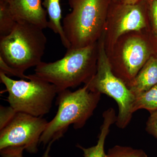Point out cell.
I'll return each instance as SVG.
<instances>
[{"instance_id": "obj_1", "label": "cell", "mask_w": 157, "mask_h": 157, "mask_svg": "<svg viewBox=\"0 0 157 157\" xmlns=\"http://www.w3.org/2000/svg\"><path fill=\"white\" fill-rule=\"evenodd\" d=\"M98 53V42L82 48H70L58 60L41 62L36 67L35 74L54 85L58 93L87 84L97 72Z\"/></svg>"}, {"instance_id": "obj_2", "label": "cell", "mask_w": 157, "mask_h": 157, "mask_svg": "<svg viewBox=\"0 0 157 157\" xmlns=\"http://www.w3.org/2000/svg\"><path fill=\"white\" fill-rule=\"evenodd\" d=\"M57 95V112L48 122L40 138V144L44 146L63 137L71 125L76 130L83 128L94 114L101 94L91 91L84 85L75 91L67 89L59 92Z\"/></svg>"}, {"instance_id": "obj_3", "label": "cell", "mask_w": 157, "mask_h": 157, "mask_svg": "<svg viewBox=\"0 0 157 157\" xmlns=\"http://www.w3.org/2000/svg\"><path fill=\"white\" fill-rule=\"evenodd\" d=\"M72 11L65 16L63 27L72 48L94 44L104 33L112 0H68Z\"/></svg>"}, {"instance_id": "obj_4", "label": "cell", "mask_w": 157, "mask_h": 157, "mask_svg": "<svg viewBox=\"0 0 157 157\" xmlns=\"http://www.w3.org/2000/svg\"><path fill=\"white\" fill-rule=\"evenodd\" d=\"M107 54L113 73L127 86L150 58L157 54V39L150 30L129 32L120 37Z\"/></svg>"}, {"instance_id": "obj_5", "label": "cell", "mask_w": 157, "mask_h": 157, "mask_svg": "<svg viewBox=\"0 0 157 157\" xmlns=\"http://www.w3.org/2000/svg\"><path fill=\"white\" fill-rule=\"evenodd\" d=\"M42 29L26 22H17L7 36L0 37V57L11 67L24 74L42 62L47 38Z\"/></svg>"}, {"instance_id": "obj_6", "label": "cell", "mask_w": 157, "mask_h": 157, "mask_svg": "<svg viewBox=\"0 0 157 157\" xmlns=\"http://www.w3.org/2000/svg\"><path fill=\"white\" fill-rule=\"evenodd\" d=\"M29 76V81L16 80L0 72L1 82L9 94L7 101L17 112L43 117L50 112L57 90L35 74Z\"/></svg>"}, {"instance_id": "obj_7", "label": "cell", "mask_w": 157, "mask_h": 157, "mask_svg": "<svg viewBox=\"0 0 157 157\" xmlns=\"http://www.w3.org/2000/svg\"><path fill=\"white\" fill-rule=\"evenodd\" d=\"M98 43L97 72L90 81L84 85L91 91L104 94L115 100L119 109L115 124L118 128L123 129L132 120L135 96L126 85L113 73L105 50L103 34Z\"/></svg>"}, {"instance_id": "obj_8", "label": "cell", "mask_w": 157, "mask_h": 157, "mask_svg": "<svg viewBox=\"0 0 157 157\" xmlns=\"http://www.w3.org/2000/svg\"><path fill=\"white\" fill-rule=\"evenodd\" d=\"M143 30H151L145 0L135 4L111 2L103 33L106 52L124 34Z\"/></svg>"}, {"instance_id": "obj_9", "label": "cell", "mask_w": 157, "mask_h": 157, "mask_svg": "<svg viewBox=\"0 0 157 157\" xmlns=\"http://www.w3.org/2000/svg\"><path fill=\"white\" fill-rule=\"evenodd\" d=\"M48 123L43 117L17 112L7 125L0 130V150L21 147L30 153H36L40 138Z\"/></svg>"}, {"instance_id": "obj_10", "label": "cell", "mask_w": 157, "mask_h": 157, "mask_svg": "<svg viewBox=\"0 0 157 157\" xmlns=\"http://www.w3.org/2000/svg\"><path fill=\"white\" fill-rule=\"evenodd\" d=\"M10 13L17 22L31 24L44 29L48 28L47 11L42 0H5Z\"/></svg>"}, {"instance_id": "obj_11", "label": "cell", "mask_w": 157, "mask_h": 157, "mask_svg": "<svg viewBox=\"0 0 157 157\" xmlns=\"http://www.w3.org/2000/svg\"><path fill=\"white\" fill-rule=\"evenodd\" d=\"M157 84V54L152 56L132 82L127 85L135 95L148 90Z\"/></svg>"}, {"instance_id": "obj_12", "label": "cell", "mask_w": 157, "mask_h": 157, "mask_svg": "<svg viewBox=\"0 0 157 157\" xmlns=\"http://www.w3.org/2000/svg\"><path fill=\"white\" fill-rule=\"evenodd\" d=\"M117 116L115 110L109 108L103 113V122L101 127V131L98 135V140L96 145L86 148L80 144L76 145L78 148L83 152L84 157H108L104 150L105 140L109 134V128L113 124L116 123Z\"/></svg>"}, {"instance_id": "obj_13", "label": "cell", "mask_w": 157, "mask_h": 157, "mask_svg": "<svg viewBox=\"0 0 157 157\" xmlns=\"http://www.w3.org/2000/svg\"><path fill=\"white\" fill-rule=\"evenodd\" d=\"M42 6L47 11L49 19L48 28L56 34H58L62 44L65 48L67 49L70 48L71 45L66 38L61 22L62 10L60 0H44Z\"/></svg>"}, {"instance_id": "obj_14", "label": "cell", "mask_w": 157, "mask_h": 157, "mask_svg": "<svg viewBox=\"0 0 157 157\" xmlns=\"http://www.w3.org/2000/svg\"><path fill=\"white\" fill-rule=\"evenodd\" d=\"M145 109L150 113L157 110V84L148 90L135 96L132 107L134 113L137 110Z\"/></svg>"}, {"instance_id": "obj_15", "label": "cell", "mask_w": 157, "mask_h": 157, "mask_svg": "<svg viewBox=\"0 0 157 157\" xmlns=\"http://www.w3.org/2000/svg\"><path fill=\"white\" fill-rule=\"evenodd\" d=\"M17 23L5 2H0V37L10 34Z\"/></svg>"}, {"instance_id": "obj_16", "label": "cell", "mask_w": 157, "mask_h": 157, "mask_svg": "<svg viewBox=\"0 0 157 157\" xmlns=\"http://www.w3.org/2000/svg\"><path fill=\"white\" fill-rule=\"evenodd\" d=\"M107 154L108 157H147L143 150L118 145L109 148Z\"/></svg>"}, {"instance_id": "obj_17", "label": "cell", "mask_w": 157, "mask_h": 157, "mask_svg": "<svg viewBox=\"0 0 157 157\" xmlns=\"http://www.w3.org/2000/svg\"><path fill=\"white\" fill-rule=\"evenodd\" d=\"M150 27L157 39V0H145Z\"/></svg>"}, {"instance_id": "obj_18", "label": "cell", "mask_w": 157, "mask_h": 157, "mask_svg": "<svg viewBox=\"0 0 157 157\" xmlns=\"http://www.w3.org/2000/svg\"><path fill=\"white\" fill-rule=\"evenodd\" d=\"M17 111L11 106H0V130H2L11 120Z\"/></svg>"}, {"instance_id": "obj_19", "label": "cell", "mask_w": 157, "mask_h": 157, "mask_svg": "<svg viewBox=\"0 0 157 157\" xmlns=\"http://www.w3.org/2000/svg\"><path fill=\"white\" fill-rule=\"evenodd\" d=\"M0 72L6 74L8 76H14L19 77L21 79H29V76H26L25 74L11 67L7 64L1 57H0Z\"/></svg>"}, {"instance_id": "obj_20", "label": "cell", "mask_w": 157, "mask_h": 157, "mask_svg": "<svg viewBox=\"0 0 157 157\" xmlns=\"http://www.w3.org/2000/svg\"><path fill=\"white\" fill-rule=\"evenodd\" d=\"M150 113V115L147 121L145 130L148 134L157 138V110Z\"/></svg>"}, {"instance_id": "obj_21", "label": "cell", "mask_w": 157, "mask_h": 157, "mask_svg": "<svg viewBox=\"0 0 157 157\" xmlns=\"http://www.w3.org/2000/svg\"><path fill=\"white\" fill-rule=\"evenodd\" d=\"M25 149L21 147H11L0 150L2 157H23Z\"/></svg>"}, {"instance_id": "obj_22", "label": "cell", "mask_w": 157, "mask_h": 157, "mask_svg": "<svg viewBox=\"0 0 157 157\" xmlns=\"http://www.w3.org/2000/svg\"><path fill=\"white\" fill-rule=\"evenodd\" d=\"M52 142H51L50 144H48L47 146V148L43 155L42 157H50L49 155V152L50 151L52 145Z\"/></svg>"}, {"instance_id": "obj_23", "label": "cell", "mask_w": 157, "mask_h": 157, "mask_svg": "<svg viewBox=\"0 0 157 157\" xmlns=\"http://www.w3.org/2000/svg\"><path fill=\"white\" fill-rule=\"evenodd\" d=\"M141 0H123L122 2L126 4H135Z\"/></svg>"}, {"instance_id": "obj_24", "label": "cell", "mask_w": 157, "mask_h": 157, "mask_svg": "<svg viewBox=\"0 0 157 157\" xmlns=\"http://www.w3.org/2000/svg\"><path fill=\"white\" fill-rule=\"evenodd\" d=\"M123 0H112V2H122Z\"/></svg>"}, {"instance_id": "obj_25", "label": "cell", "mask_w": 157, "mask_h": 157, "mask_svg": "<svg viewBox=\"0 0 157 157\" xmlns=\"http://www.w3.org/2000/svg\"><path fill=\"white\" fill-rule=\"evenodd\" d=\"M5 0H0V2H3V1H5Z\"/></svg>"}]
</instances>
